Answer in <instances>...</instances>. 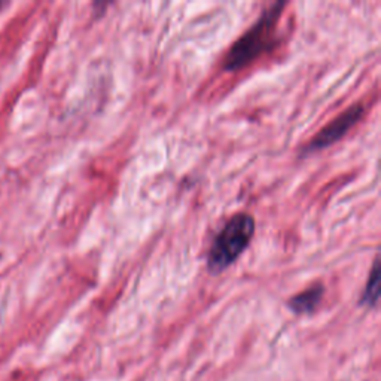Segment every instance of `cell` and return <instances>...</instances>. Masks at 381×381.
I'll return each mask as SVG.
<instances>
[{
  "instance_id": "cell-1",
  "label": "cell",
  "mask_w": 381,
  "mask_h": 381,
  "mask_svg": "<svg viewBox=\"0 0 381 381\" xmlns=\"http://www.w3.org/2000/svg\"><path fill=\"white\" fill-rule=\"evenodd\" d=\"M285 8V2H277L261 13L258 21L233 45L230 53L226 54L223 60L225 72H236L246 67L255 62L259 55H263L274 47L279 21Z\"/></svg>"
},
{
  "instance_id": "cell-2",
  "label": "cell",
  "mask_w": 381,
  "mask_h": 381,
  "mask_svg": "<svg viewBox=\"0 0 381 381\" xmlns=\"http://www.w3.org/2000/svg\"><path fill=\"white\" fill-rule=\"evenodd\" d=\"M255 228V218L249 213H237L228 221L209 249V271L211 274H219L231 267L250 245Z\"/></svg>"
},
{
  "instance_id": "cell-3",
  "label": "cell",
  "mask_w": 381,
  "mask_h": 381,
  "mask_svg": "<svg viewBox=\"0 0 381 381\" xmlns=\"http://www.w3.org/2000/svg\"><path fill=\"white\" fill-rule=\"evenodd\" d=\"M363 114H365V108L362 104L352 106V108L335 118L332 123H329L325 128H322V131L317 133L310 140V143L302 149L301 154L309 155V154H313V152L322 150L333 145L335 142H338L359 123Z\"/></svg>"
},
{
  "instance_id": "cell-4",
  "label": "cell",
  "mask_w": 381,
  "mask_h": 381,
  "mask_svg": "<svg viewBox=\"0 0 381 381\" xmlns=\"http://www.w3.org/2000/svg\"><path fill=\"white\" fill-rule=\"evenodd\" d=\"M325 294V287L322 285H316L306 289L298 295H294L287 301V307L297 314H309L313 313L322 301Z\"/></svg>"
},
{
  "instance_id": "cell-5",
  "label": "cell",
  "mask_w": 381,
  "mask_h": 381,
  "mask_svg": "<svg viewBox=\"0 0 381 381\" xmlns=\"http://www.w3.org/2000/svg\"><path fill=\"white\" fill-rule=\"evenodd\" d=\"M378 297H380V264H378V259H375L372 270L370 272L367 286H365L363 289L360 304L367 307H374L378 301Z\"/></svg>"
},
{
  "instance_id": "cell-6",
  "label": "cell",
  "mask_w": 381,
  "mask_h": 381,
  "mask_svg": "<svg viewBox=\"0 0 381 381\" xmlns=\"http://www.w3.org/2000/svg\"><path fill=\"white\" fill-rule=\"evenodd\" d=\"M0 6H2V4H0Z\"/></svg>"
}]
</instances>
